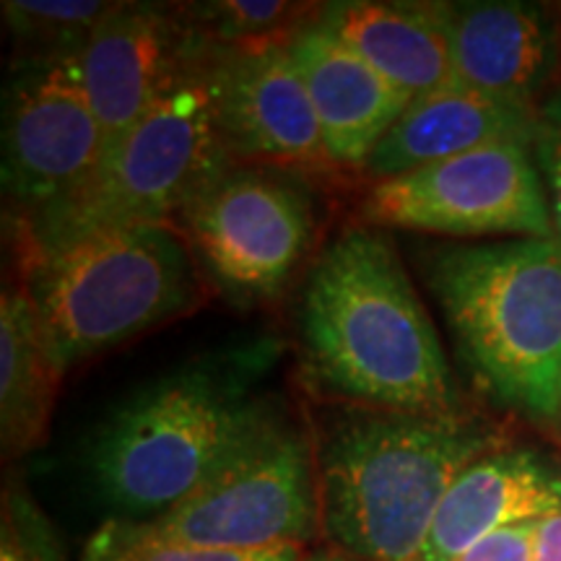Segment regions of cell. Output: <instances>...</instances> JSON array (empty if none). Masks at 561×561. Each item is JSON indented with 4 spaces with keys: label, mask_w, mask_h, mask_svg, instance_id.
Returning <instances> with one entry per match:
<instances>
[{
    "label": "cell",
    "mask_w": 561,
    "mask_h": 561,
    "mask_svg": "<svg viewBox=\"0 0 561 561\" xmlns=\"http://www.w3.org/2000/svg\"><path fill=\"white\" fill-rule=\"evenodd\" d=\"M299 343L314 388L359 409L462 413L439 335L382 229L348 227L320 252L301 289Z\"/></svg>",
    "instance_id": "6da1fadb"
},
{
    "label": "cell",
    "mask_w": 561,
    "mask_h": 561,
    "mask_svg": "<svg viewBox=\"0 0 561 561\" xmlns=\"http://www.w3.org/2000/svg\"><path fill=\"white\" fill-rule=\"evenodd\" d=\"M486 421L348 409L318 447L320 520L354 561H421L453 481L500 450Z\"/></svg>",
    "instance_id": "7a4b0ae2"
},
{
    "label": "cell",
    "mask_w": 561,
    "mask_h": 561,
    "mask_svg": "<svg viewBox=\"0 0 561 561\" xmlns=\"http://www.w3.org/2000/svg\"><path fill=\"white\" fill-rule=\"evenodd\" d=\"M430 284L483 388L551 426L561 403V244L504 240L442 250Z\"/></svg>",
    "instance_id": "3957f363"
},
{
    "label": "cell",
    "mask_w": 561,
    "mask_h": 561,
    "mask_svg": "<svg viewBox=\"0 0 561 561\" xmlns=\"http://www.w3.org/2000/svg\"><path fill=\"white\" fill-rule=\"evenodd\" d=\"M263 398L208 369L167 377L112 413L89 450L96 489L123 520H157L268 430Z\"/></svg>",
    "instance_id": "277c9868"
},
{
    "label": "cell",
    "mask_w": 561,
    "mask_h": 561,
    "mask_svg": "<svg viewBox=\"0 0 561 561\" xmlns=\"http://www.w3.org/2000/svg\"><path fill=\"white\" fill-rule=\"evenodd\" d=\"M24 263V286L60 371L198 301L193 252L174 224L96 229Z\"/></svg>",
    "instance_id": "5b68a950"
},
{
    "label": "cell",
    "mask_w": 561,
    "mask_h": 561,
    "mask_svg": "<svg viewBox=\"0 0 561 561\" xmlns=\"http://www.w3.org/2000/svg\"><path fill=\"white\" fill-rule=\"evenodd\" d=\"M208 53L104 153L79 191L26 216L24 257L96 229L170 224L214 174L231 164L216 123Z\"/></svg>",
    "instance_id": "8992f818"
},
{
    "label": "cell",
    "mask_w": 561,
    "mask_h": 561,
    "mask_svg": "<svg viewBox=\"0 0 561 561\" xmlns=\"http://www.w3.org/2000/svg\"><path fill=\"white\" fill-rule=\"evenodd\" d=\"M174 227L234 305H263L297 276L318 219L305 178L231 161L185 203Z\"/></svg>",
    "instance_id": "52a82bcc"
},
{
    "label": "cell",
    "mask_w": 561,
    "mask_h": 561,
    "mask_svg": "<svg viewBox=\"0 0 561 561\" xmlns=\"http://www.w3.org/2000/svg\"><path fill=\"white\" fill-rule=\"evenodd\" d=\"M144 525L167 541L206 549L301 546L322 525L318 450L299 426L278 416L195 494Z\"/></svg>",
    "instance_id": "ba28073f"
},
{
    "label": "cell",
    "mask_w": 561,
    "mask_h": 561,
    "mask_svg": "<svg viewBox=\"0 0 561 561\" xmlns=\"http://www.w3.org/2000/svg\"><path fill=\"white\" fill-rule=\"evenodd\" d=\"M364 227L447 237L557 240L530 146L500 144L380 180L362 203Z\"/></svg>",
    "instance_id": "9c48e42d"
},
{
    "label": "cell",
    "mask_w": 561,
    "mask_h": 561,
    "mask_svg": "<svg viewBox=\"0 0 561 561\" xmlns=\"http://www.w3.org/2000/svg\"><path fill=\"white\" fill-rule=\"evenodd\" d=\"M76 53L30 55L5 89L3 193L24 216L79 191L104 159Z\"/></svg>",
    "instance_id": "30bf717a"
},
{
    "label": "cell",
    "mask_w": 561,
    "mask_h": 561,
    "mask_svg": "<svg viewBox=\"0 0 561 561\" xmlns=\"http://www.w3.org/2000/svg\"><path fill=\"white\" fill-rule=\"evenodd\" d=\"M208 83L224 146L234 164L328 178L341 172L325 149L289 42L219 47L210 42Z\"/></svg>",
    "instance_id": "8fae6325"
},
{
    "label": "cell",
    "mask_w": 561,
    "mask_h": 561,
    "mask_svg": "<svg viewBox=\"0 0 561 561\" xmlns=\"http://www.w3.org/2000/svg\"><path fill=\"white\" fill-rule=\"evenodd\" d=\"M210 42L187 11L117 3L76 53L83 91L104 133V153L206 58Z\"/></svg>",
    "instance_id": "7c38bea8"
},
{
    "label": "cell",
    "mask_w": 561,
    "mask_h": 561,
    "mask_svg": "<svg viewBox=\"0 0 561 561\" xmlns=\"http://www.w3.org/2000/svg\"><path fill=\"white\" fill-rule=\"evenodd\" d=\"M453 73L458 87L538 107L551 94L561 32L528 3H445Z\"/></svg>",
    "instance_id": "4fadbf2b"
},
{
    "label": "cell",
    "mask_w": 561,
    "mask_h": 561,
    "mask_svg": "<svg viewBox=\"0 0 561 561\" xmlns=\"http://www.w3.org/2000/svg\"><path fill=\"white\" fill-rule=\"evenodd\" d=\"M289 53L312 100L333 164L341 172H364L369 157L401 121L411 100L385 81L346 42L325 30L318 16L289 39Z\"/></svg>",
    "instance_id": "5bb4252c"
},
{
    "label": "cell",
    "mask_w": 561,
    "mask_h": 561,
    "mask_svg": "<svg viewBox=\"0 0 561 561\" xmlns=\"http://www.w3.org/2000/svg\"><path fill=\"white\" fill-rule=\"evenodd\" d=\"M557 512H561V471L538 453L500 447L453 481L421 561H458L491 533L538 523Z\"/></svg>",
    "instance_id": "9a60e30c"
},
{
    "label": "cell",
    "mask_w": 561,
    "mask_h": 561,
    "mask_svg": "<svg viewBox=\"0 0 561 561\" xmlns=\"http://www.w3.org/2000/svg\"><path fill=\"white\" fill-rule=\"evenodd\" d=\"M536 128L538 107L453 83L409 104L369 157L364 174L380 182L486 146H533Z\"/></svg>",
    "instance_id": "2e32d148"
},
{
    "label": "cell",
    "mask_w": 561,
    "mask_h": 561,
    "mask_svg": "<svg viewBox=\"0 0 561 561\" xmlns=\"http://www.w3.org/2000/svg\"><path fill=\"white\" fill-rule=\"evenodd\" d=\"M318 21L411 102L455 83L445 3H328Z\"/></svg>",
    "instance_id": "e0dca14e"
},
{
    "label": "cell",
    "mask_w": 561,
    "mask_h": 561,
    "mask_svg": "<svg viewBox=\"0 0 561 561\" xmlns=\"http://www.w3.org/2000/svg\"><path fill=\"white\" fill-rule=\"evenodd\" d=\"M60 377L26 286H5L0 301V439L9 458L34 450L45 437Z\"/></svg>",
    "instance_id": "ac0fdd59"
},
{
    "label": "cell",
    "mask_w": 561,
    "mask_h": 561,
    "mask_svg": "<svg viewBox=\"0 0 561 561\" xmlns=\"http://www.w3.org/2000/svg\"><path fill=\"white\" fill-rule=\"evenodd\" d=\"M320 5L286 3V0H214L193 5L187 16L203 37L219 47H257L289 42Z\"/></svg>",
    "instance_id": "d6986e66"
},
{
    "label": "cell",
    "mask_w": 561,
    "mask_h": 561,
    "mask_svg": "<svg viewBox=\"0 0 561 561\" xmlns=\"http://www.w3.org/2000/svg\"><path fill=\"white\" fill-rule=\"evenodd\" d=\"M301 546L286 543L261 551L206 549L180 541H167L144 523L107 520L94 530L81 561H301Z\"/></svg>",
    "instance_id": "ffe728a7"
},
{
    "label": "cell",
    "mask_w": 561,
    "mask_h": 561,
    "mask_svg": "<svg viewBox=\"0 0 561 561\" xmlns=\"http://www.w3.org/2000/svg\"><path fill=\"white\" fill-rule=\"evenodd\" d=\"M117 3L100 0H5L3 16L30 55L81 50Z\"/></svg>",
    "instance_id": "44dd1931"
},
{
    "label": "cell",
    "mask_w": 561,
    "mask_h": 561,
    "mask_svg": "<svg viewBox=\"0 0 561 561\" xmlns=\"http://www.w3.org/2000/svg\"><path fill=\"white\" fill-rule=\"evenodd\" d=\"M530 153L549 201L553 237L561 244V87L538 104V128Z\"/></svg>",
    "instance_id": "7402d4cb"
},
{
    "label": "cell",
    "mask_w": 561,
    "mask_h": 561,
    "mask_svg": "<svg viewBox=\"0 0 561 561\" xmlns=\"http://www.w3.org/2000/svg\"><path fill=\"white\" fill-rule=\"evenodd\" d=\"M536 525L523 523L491 533L458 561H536Z\"/></svg>",
    "instance_id": "603a6c76"
},
{
    "label": "cell",
    "mask_w": 561,
    "mask_h": 561,
    "mask_svg": "<svg viewBox=\"0 0 561 561\" xmlns=\"http://www.w3.org/2000/svg\"><path fill=\"white\" fill-rule=\"evenodd\" d=\"M55 553H42V543L32 541L30 523L21 520L16 502H5L3 536H0V561H53Z\"/></svg>",
    "instance_id": "cb8c5ba5"
},
{
    "label": "cell",
    "mask_w": 561,
    "mask_h": 561,
    "mask_svg": "<svg viewBox=\"0 0 561 561\" xmlns=\"http://www.w3.org/2000/svg\"><path fill=\"white\" fill-rule=\"evenodd\" d=\"M536 561H561V512L538 520Z\"/></svg>",
    "instance_id": "d4e9b609"
},
{
    "label": "cell",
    "mask_w": 561,
    "mask_h": 561,
    "mask_svg": "<svg viewBox=\"0 0 561 561\" xmlns=\"http://www.w3.org/2000/svg\"><path fill=\"white\" fill-rule=\"evenodd\" d=\"M301 561H354V559H343V557H310Z\"/></svg>",
    "instance_id": "484cf974"
},
{
    "label": "cell",
    "mask_w": 561,
    "mask_h": 561,
    "mask_svg": "<svg viewBox=\"0 0 561 561\" xmlns=\"http://www.w3.org/2000/svg\"><path fill=\"white\" fill-rule=\"evenodd\" d=\"M551 430L559 434V439H561V403H559V411H557V419H553V424H551Z\"/></svg>",
    "instance_id": "4316f807"
},
{
    "label": "cell",
    "mask_w": 561,
    "mask_h": 561,
    "mask_svg": "<svg viewBox=\"0 0 561 561\" xmlns=\"http://www.w3.org/2000/svg\"><path fill=\"white\" fill-rule=\"evenodd\" d=\"M559 32H561V24H559Z\"/></svg>",
    "instance_id": "83f0119b"
}]
</instances>
